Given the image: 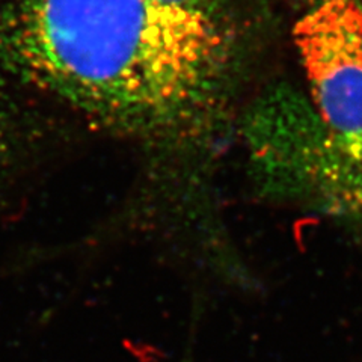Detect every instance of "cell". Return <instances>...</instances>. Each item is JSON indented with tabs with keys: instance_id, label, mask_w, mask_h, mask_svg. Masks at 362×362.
I'll list each match as a JSON object with an SVG mask.
<instances>
[{
	"instance_id": "cell-1",
	"label": "cell",
	"mask_w": 362,
	"mask_h": 362,
	"mask_svg": "<svg viewBox=\"0 0 362 362\" xmlns=\"http://www.w3.org/2000/svg\"><path fill=\"white\" fill-rule=\"evenodd\" d=\"M0 53L83 115L139 134L206 121L231 65L219 13L168 0H2Z\"/></svg>"
},
{
	"instance_id": "cell-3",
	"label": "cell",
	"mask_w": 362,
	"mask_h": 362,
	"mask_svg": "<svg viewBox=\"0 0 362 362\" xmlns=\"http://www.w3.org/2000/svg\"><path fill=\"white\" fill-rule=\"evenodd\" d=\"M168 2H173L177 5H185V6H190V8L216 11V13H219L218 0H168Z\"/></svg>"
},
{
	"instance_id": "cell-4",
	"label": "cell",
	"mask_w": 362,
	"mask_h": 362,
	"mask_svg": "<svg viewBox=\"0 0 362 362\" xmlns=\"http://www.w3.org/2000/svg\"><path fill=\"white\" fill-rule=\"evenodd\" d=\"M361 2H362V0H361Z\"/></svg>"
},
{
	"instance_id": "cell-2",
	"label": "cell",
	"mask_w": 362,
	"mask_h": 362,
	"mask_svg": "<svg viewBox=\"0 0 362 362\" xmlns=\"http://www.w3.org/2000/svg\"><path fill=\"white\" fill-rule=\"evenodd\" d=\"M293 37L329 139L362 165V2L317 0Z\"/></svg>"
}]
</instances>
